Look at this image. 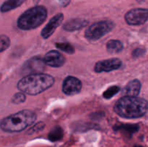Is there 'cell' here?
Returning <instances> with one entry per match:
<instances>
[{
  "label": "cell",
  "mask_w": 148,
  "mask_h": 147,
  "mask_svg": "<svg viewBox=\"0 0 148 147\" xmlns=\"http://www.w3.org/2000/svg\"><path fill=\"white\" fill-rule=\"evenodd\" d=\"M119 92L120 86H116V85H114V86H110V87H108V89L103 92V97L106 99H111V98H112L114 95L118 94Z\"/></svg>",
  "instance_id": "obj_19"
},
{
  "label": "cell",
  "mask_w": 148,
  "mask_h": 147,
  "mask_svg": "<svg viewBox=\"0 0 148 147\" xmlns=\"http://www.w3.org/2000/svg\"><path fill=\"white\" fill-rule=\"evenodd\" d=\"M44 127H45V124L43 123V122H38L37 124H36V125L31 128V131H42V130L44 128Z\"/></svg>",
  "instance_id": "obj_22"
},
{
  "label": "cell",
  "mask_w": 148,
  "mask_h": 147,
  "mask_svg": "<svg viewBox=\"0 0 148 147\" xmlns=\"http://www.w3.org/2000/svg\"><path fill=\"white\" fill-rule=\"evenodd\" d=\"M64 136V131L63 129L61 128L59 125L55 126L51 131L49 132V135H48V138L52 142H55V141H60Z\"/></svg>",
  "instance_id": "obj_16"
},
{
  "label": "cell",
  "mask_w": 148,
  "mask_h": 147,
  "mask_svg": "<svg viewBox=\"0 0 148 147\" xmlns=\"http://www.w3.org/2000/svg\"><path fill=\"white\" fill-rule=\"evenodd\" d=\"M88 24V20L82 18H75L66 21L63 24V29L68 32H73L79 30L86 27Z\"/></svg>",
  "instance_id": "obj_13"
},
{
  "label": "cell",
  "mask_w": 148,
  "mask_h": 147,
  "mask_svg": "<svg viewBox=\"0 0 148 147\" xmlns=\"http://www.w3.org/2000/svg\"><path fill=\"white\" fill-rule=\"evenodd\" d=\"M55 79L46 74L38 73L26 75L18 82L17 87L20 92L30 95H36L49 89Z\"/></svg>",
  "instance_id": "obj_2"
},
{
  "label": "cell",
  "mask_w": 148,
  "mask_h": 147,
  "mask_svg": "<svg viewBox=\"0 0 148 147\" xmlns=\"http://www.w3.org/2000/svg\"><path fill=\"white\" fill-rule=\"evenodd\" d=\"M10 46V39L5 35H0V53L7 50Z\"/></svg>",
  "instance_id": "obj_20"
},
{
  "label": "cell",
  "mask_w": 148,
  "mask_h": 147,
  "mask_svg": "<svg viewBox=\"0 0 148 147\" xmlns=\"http://www.w3.org/2000/svg\"><path fill=\"white\" fill-rule=\"evenodd\" d=\"M43 61L47 66L59 68L64 64L66 59L60 52L58 50H52L46 53L43 57Z\"/></svg>",
  "instance_id": "obj_11"
},
{
  "label": "cell",
  "mask_w": 148,
  "mask_h": 147,
  "mask_svg": "<svg viewBox=\"0 0 148 147\" xmlns=\"http://www.w3.org/2000/svg\"><path fill=\"white\" fill-rule=\"evenodd\" d=\"M62 6H66L69 3L70 0H58Z\"/></svg>",
  "instance_id": "obj_24"
},
{
  "label": "cell",
  "mask_w": 148,
  "mask_h": 147,
  "mask_svg": "<svg viewBox=\"0 0 148 147\" xmlns=\"http://www.w3.org/2000/svg\"><path fill=\"white\" fill-rule=\"evenodd\" d=\"M25 0H7L1 4L0 7V11L1 12H7L17 8L23 4Z\"/></svg>",
  "instance_id": "obj_15"
},
{
  "label": "cell",
  "mask_w": 148,
  "mask_h": 147,
  "mask_svg": "<svg viewBox=\"0 0 148 147\" xmlns=\"http://www.w3.org/2000/svg\"><path fill=\"white\" fill-rule=\"evenodd\" d=\"M45 67L46 63L43 59L39 56H35L24 63L21 69V73L25 76L32 74L41 73L45 70Z\"/></svg>",
  "instance_id": "obj_7"
},
{
  "label": "cell",
  "mask_w": 148,
  "mask_h": 147,
  "mask_svg": "<svg viewBox=\"0 0 148 147\" xmlns=\"http://www.w3.org/2000/svg\"><path fill=\"white\" fill-rule=\"evenodd\" d=\"M33 1H34L36 3H37V2H38V1H40V0H33Z\"/></svg>",
  "instance_id": "obj_25"
},
{
  "label": "cell",
  "mask_w": 148,
  "mask_h": 147,
  "mask_svg": "<svg viewBox=\"0 0 148 147\" xmlns=\"http://www.w3.org/2000/svg\"><path fill=\"white\" fill-rule=\"evenodd\" d=\"M124 48V45L119 40H110L106 43V49L111 54L120 53Z\"/></svg>",
  "instance_id": "obj_14"
},
{
  "label": "cell",
  "mask_w": 148,
  "mask_h": 147,
  "mask_svg": "<svg viewBox=\"0 0 148 147\" xmlns=\"http://www.w3.org/2000/svg\"><path fill=\"white\" fill-rule=\"evenodd\" d=\"M145 50L143 48H136L135 50H134V51L132 52V56L134 57H140V56H143L145 53Z\"/></svg>",
  "instance_id": "obj_23"
},
{
  "label": "cell",
  "mask_w": 148,
  "mask_h": 147,
  "mask_svg": "<svg viewBox=\"0 0 148 147\" xmlns=\"http://www.w3.org/2000/svg\"><path fill=\"white\" fill-rule=\"evenodd\" d=\"M139 129L138 125H131V124H124V125H120L118 126L114 127V130L116 131H120L122 132L126 133L127 134H132L133 133L137 132Z\"/></svg>",
  "instance_id": "obj_17"
},
{
  "label": "cell",
  "mask_w": 148,
  "mask_h": 147,
  "mask_svg": "<svg viewBox=\"0 0 148 147\" xmlns=\"http://www.w3.org/2000/svg\"><path fill=\"white\" fill-rule=\"evenodd\" d=\"M115 27V23L110 20H103L93 23L86 29L85 37L90 41H95L105 36Z\"/></svg>",
  "instance_id": "obj_5"
},
{
  "label": "cell",
  "mask_w": 148,
  "mask_h": 147,
  "mask_svg": "<svg viewBox=\"0 0 148 147\" xmlns=\"http://www.w3.org/2000/svg\"><path fill=\"white\" fill-rule=\"evenodd\" d=\"M82 89V82L77 78L69 76L65 78L62 84V92L66 95L73 96L79 93Z\"/></svg>",
  "instance_id": "obj_8"
},
{
  "label": "cell",
  "mask_w": 148,
  "mask_h": 147,
  "mask_svg": "<svg viewBox=\"0 0 148 147\" xmlns=\"http://www.w3.org/2000/svg\"><path fill=\"white\" fill-rule=\"evenodd\" d=\"M56 47L68 54H73L75 53V48L69 43H56Z\"/></svg>",
  "instance_id": "obj_18"
},
{
  "label": "cell",
  "mask_w": 148,
  "mask_h": 147,
  "mask_svg": "<svg viewBox=\"0 0 148 147\" xmlns=\"http://www.w3.org/2000/svg\"><path fill=\"white\" fill-rule=\"evenodd\" d=\"M124 18L126 22L130 25H140L145 24L148 20V9H132L127 12Z\"/></svg>",
  "instance_id": "obj_6"
},
{
  "label": "cell",
  "mask_w": 148,
  "mask_h": 147,
  "mask_svg": "<svg viewBox=\"0 0 148 147\" xmlns=\"http://www.w3.org/2000/svg\"><path fill=\"white\" fill-rule=\"evenodd\" d=\"M116 113L127 119L144 116L148 110V102L138 97H122L117 100L114 107Z\"/></svg>",
  "instance_id": "obj_1"
},
{
  "label": "cell",
  "mask_w": 148,
  "mask_h": 147,
  "mask_svg": "<svg viewBox=\"0 0 148 147\" xmlns=\"http://www.w3.org/2000/svg\"><path fill=\"white\" fill-rule=\"evenodd\" d=\"M47 17V10L43 6H36L26 10L19 17L17 27L23 30L37 28L42 24Z\"/></svg>",
  "instance_id": "obj_4"
},
{
  "label": "cell",
  "mask_w": 148,
  "mask_h": 147,
  "mask_svg": "<svg viewBox=\"0 0 148 147\" xmlns=\"http://www.w3.org/2000/svg\"><path fill=\"white\" fill-rule=\"evenodd\" d=\"M122 65V61L118 58H111L106 60L100 61L95 65L94 70L96 73L110 72L120 69Z\"/></svg>",
  "instance_id": "obj_9"
},
{
  "label": "cell",
  "mask_w": 148,
  "mask_h": 147,
  "mask_svg": "<svg viewBox=\"0 0 148 147\" xmlns=\"http://www.w3.org/2000/svg\"><path fill=\"white\" fill-rule=\"evenodd\" d=\"M64 20V14L62 13H58L55 14L49 22L46 24L45 27H43L41 30V36L43 38L47 39L53 35L56 29L59 26L62 24V22Z\"/></svg>",
  "instance_id": "obj_10"
},
{
  "label": "cell",
  "mask_w": 148,
  "mask_h": 147,
  "mask_svg": "<svg viewBox=\"0 0 148 147\" xmlns=\"http://www.w3.org/2000/svg\"><path fill=\"white\" fill-rule=\"evenodd\" d=\"M36 120V115L33 111L23 110L4 118L0 122V128L5 132H20L33 124Z\"/></svg>",
  "instance_id": "obj_3"
},
{
  "label": "cell",
  "mask_w": 148,
  "mask_h": 147,
  "mask_svg": "<svg viewBox=\"0 0 148 147\" xmlns=\"http://www.w3.org/2000/svg\"><path fill=\"white\" fill-rule=\"evenodd\" d=\"M26 100V96L23 92H20L14 94L11 99V102L14 104H20Z\"/></svg>",
  "instance_id": "obj_21"
},
{
  "label": "cell",
  "mask_w": 148,
  "mask_h": 147,
  "mask_svg": "<svg viewBox=\"0 0 148 147\" xmlns=\"http://www.w3.org/2000/svg\"><path fill=\"white\" fill-rule=\"evenodd\" d=\"M134 147H143V146H135Z\"/></svg>",
  "instance_id": "obj_26"
},
{
  "label": "cell",
  "mask_w": 148,
  "mask_h": 147,
  "mask_svg": "<svg viewBox=\"0 0 148 147\" xmlns=\"http://www.w3.org/2000/svg\"><path fill=\"white\" fill-rule=\"evenodd\" d=\"M141 82L138 79H133L128 82L121 91L123 97H137L141 90Z\"/></svg>",
  "instance_id": "obj_12"
}]
</instances>
